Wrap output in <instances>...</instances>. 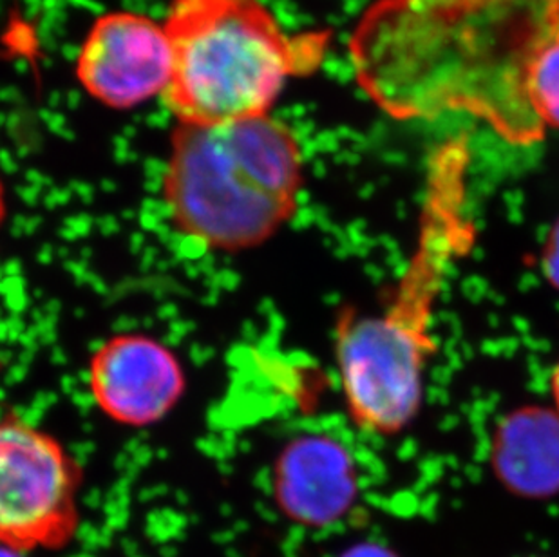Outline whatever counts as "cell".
Segmentation results:
<instances>
[{"mask_svg":"<svg viewBox=\"0 0 559 557\" xmlns=\"http://www.w3.org/2000/svg\"><path fill=\"white\" fill-rule=\"evenodd\" d=\"M465 167L459 158L435 159L417 253L391 305L379 316L338 322V379L349 415L366 431H401L420 410L435 347V300L443 274L467 241L460 209Z\"/></svg>","mask_w":559,"mask_h":557,"instance_id":"obj_3","label":"cell"},{"mask_svg":"<svg viewBox=\"0 0 559 557\" xmlns=\"http://www.w3.org/2000/svg\"><path fill=\"white\" fill-rule=\"evenodd\" d=\"M492 471L512 495L549 500L559 495V413L523 407L507 415L495 432Z\"/></svg>","mask_w":559,"mask_h":557,"instance_id":"obj_9","label":"cell"},{"mask_svg":"<svg viewBox=\"0 0 559 557\" xmlns=\"http://www.w3.org/2000/svg\"><path fill=\"white\" fill-rule=\"evenodd\" d=\"M550 391H552V400H555V410L559 413V363L552 371V379H550Z\"/></svg>","mask_w":559,"mask_h":557,"instance_id":"obj_13","label":"cell"},{"mask_svg":"<svg viewBox=\"0 0 559 557\" xmlns=\"http://www.w3.org/2000/svg\"><path fill=\"white\" fill-rule=\"evenodd\" d=\"M5 209H8V206H5L4 183H2V178H0V225L4 222Z\"/></svg>","mask_w":559,"mask_h":557,"instance_id":"obj_14","label":"cell"},{"mask_svg":"<svg viewBox=\"0 0 559 557\" xmlns=\"http://www.w3.org/2000/svg\"><path fill=\"white\" fill-rule=\"evenodd\" d=\"M559 0H377L348 54L360 90L396 120L464 112L516 145L545 131L528 85Z\"/></svg>","mask_w":559,"mask_h":557,"instance_id":"obj_1","label":"cell"},{"mask_svg":"<svg viewBox=\"0 0 559 557\" xmlns=\"http://www.w3.org/2000/svg\"><path fill=\"white\" fill-rule=\"evenodd\" d=\"M74 73L93 100L115 111L164 95L173 74L164 24L136 11L98 16L80 46Z\"/></svg>","mask_w":559,"mask_h":557,"instance_id":"obj_6","label":"cell"},{"mask_svg":"<svg viewBox=\"0 0 559 557\" xmlns=\"http://www.w3.org/2000/svg\"><path fill=\"white\" fill-rule=\"evenodd\" d=\"M341 557H401L393 553L390 547H385L382 543L360 542L354 547H349Z\"/></svg>","mask_w":559,"mask_h":557,"instance_id":"obj_12","label":"cell"},{"mask_svg":"<svg viewBox=\"0 0 559 557\" xmlns=\"http://www.w3.org/2000/svg\"><path fill=\"white\" fill-rule=\"evenodd\" d=\"M528 102L534 118L545 132L559 129V26L534 66Z\"/></svg>","mask_w":559,"mask_h":557,"instance_id":"obj_10","label":"cell"},{"mask_svg":"<svg viewBox=\"0 0 559 557\" xmlns=\"http://www.w3.org/2000/svg\"><path fill=\"white\" fill-rule=\"evenodd\" d=\"M178 123L219 126L272 115L286 82L313 73L330 33H288L261 0H173L165 15Z\"/></svg>","mask_w":559,"mask_h":557,"instance_id":"obj_4","label":"cell"},{"mask_svg":"<svg viewBox=\"0 0 559 557\" xmlns=\"http://www.w3.org/2000/svg\"><path fill=\"white\" fill-rule=\"evenodd\" d=\"M22 553L15 550V548L4 547V545H0V557H24L21 556Z\"/></svg>","mask_w":559,"mask_h":557,"instance_id":"obj_15","label":"cell"},{"mask_svg":"<svg viewBox=\"0 0 559 557\" xmlns=\"http://www.w3.org/2000/svg\"><path fill=\"white\" fill-rule=\"evenodd\" d=\"M542 266L545 277L556 289H559V222L550 228L544 253H542Z\"/></svg>","mask_w":559,"mask_h":557,"instance_id":"obj_11","label":"cell"},{"mask_svg":"<svg viewBox=\"0 0 559 557\" xmlns=\"http://www.w3.org/2000/svg\"><path fill=\"white\" fill-rule=\"evenodd\" d=\"M305 183L301 142L266 115L219 126L178 123L162 201L180 236L211 252L261 247L292 222Z\"/></svg>","mask_w":559,"mask_h":557,"instance_id":"obj_2","label":"cell"},{"mask_svg":"<svg viewBox=\"0 0 559 557\" xmlns=\"http://www.w3.org/2000/svg\"><path fill=\"white\" fill-rule=\"evenodd\" d=\"M82 473L49 432L0 420V545L19 553L60 548L79 529Z\"/></svg>","mask_w":559,"mask_h":557,"instance_id":"obj_5","label":"cell"},{"mask_svg":"<svg viewBox=\"0 0 559 557\" xmlns=\"http://www.w3.org/2000/svg\"><path fill=\"white\" fill-rule=\"evenodd\" d=\"M96 407L126 427L164 420L186 393L180 358L164 342L142 333H122L102 342L87 369Z\"/></svg>","mask_w":559,"mask_h":557,"instance_id":"obj_7","label":"cell"},{"mask_svg":"<svg viewBox=\"0 0 559 557\" xmlns=\"http://www.w3.org/2000/svg\"><path fill=\"white\" fill-rule=\"evenodd\" d=\"M274 500L297 525L326 529L354 509L359 474L348 449L326 435H302L283 447L272 473Z\"/></svg>","mask_w":559,"mask_h":557,"instance_id":"obj_8","label":"cell"}]
</instances>
